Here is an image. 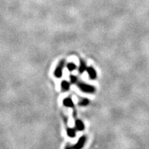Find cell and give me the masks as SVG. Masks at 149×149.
<instances>
[{
	"label": "cell",
	"instance_id": "cell-6",
	"mask_svg": "<svg viewBox=\"0 0 149 149\" xmlns=\"http://www.w3.org/2000/svg\"><path fill=\"white\" fill-rule=\"evenodd\" d=\"M75 127L79 131H82L85 128V125L81 122V120H76L75 122Z\"/></svg>",
	"mask_w": 149,
	"mask_h": 149
},
{
	"label": "cell",
	"instance_id": "cell-12",
	"mask_svg": "<svg viewBox=\"0 0 149 149\" xmlns=\"http://www.w3.org/2000/svg\"><path fill=\"white\" fill-rule=\"evenodd\" d=\"M70 79H71V82L72 83V84L75 83L77 81V78L75 76H74V75H71Z\"/></svg>",
	"mask_w": 149,
	"mask_h": 149
},
{
	"label": "cell",
	"instance_id": "cell-7",
	"mask_svg": "<svg viewBox=\"0 0 149 149\" xmlns=\"http://www.w3.org/2000/svg\"><path fill=\"white\" fill-rule=\"evenodd\" d=\"M61 87H62V91H66L69 89V87H70V85H69V83L66 81H63L61 84Z\"/></svg>",
	"mask_w": 149,
	"mask_h": 149
},
{
	"label": "cell",
	"instance_id": "cell-1",
	"mask_svg": "<svg viewBox=\"0 0 149 149\" xmlns=\"http://www.w3.org/2000/svg\"><path fill=\"white\" fill-rule=\"evenodd\" d=\"M79 87L83 92H85V93H94L95 91V89L93 86L89 85H86V84H83V83H80L79 84Z\"/></svg>",
	"mask_w": 149,
	"mask_h": 149
},
{
	"label": "cell",
	"instance_id": "cell-8",
	"mask_svg": "<svg viewBox=\"0 0 149 149\" xmlns=\"http://www.w3.org/2000/svg\"><path fill=\"white\" fill-rule=\"evenodd\" d=\"M85 69H86V64H85V62H84V61H81V62H80V66H79V72L83 73L85 71Z\"/></svg>",
	"mask_w": 149,
	"mask_h": 149
},
{
	"label": "cell",
	"instance_id": "cell-10",
	"mask_svg": "<svg viewBox=\"0 0 149 149\" xmlns=\"http://www.w3.org/2000/svg\"><path fill=\"white\" fill-rule=\"evenodd\" d=\"M67 68H68V71L72 72V71H74V69L76 68V66H75V64H74V63H68V64L67 65Z\"/></svg>",
	"mask_w": 149,
	"mask_h": 149
},
{
	"label": "cell",
	"instance_id": "cell-5",
	"mask_svg": "<svg viewBox=\"0 0 149 149\" xmlns=\"http://www.w3.org/2000/svg\"><path fill=\"white\" fill-rule=\"evenodd\" d=\"M63 104L64 106L67 107H73V106H74V103L73 101L72 100L71 98H66V99L63 100Z\"/></svg>",
	"mask_w": 149,
	"mask_h": 149
},
{
	"label": "cell",
	"instance_id": "cell-3",
	"mask_svg": "<svg viewBox=\"0 0 149 149\" xmlns=\"http://www.w3.org/2000/svg\"><path fill=\"white\" fill-rule=\"evenodd\" d=\"M63 66H64V61H61V62H59V64L58 65V66L56 67L55 72H54V75H55L56 78H60V77H62Z\"/></svg>",
	"mask_w": 149,
	"mask_h": 149
},
{
	"label": "cell",
	"instance_id": "cell-9",
	"mask_svg": "<svg viewBox=\"0 0 149 149\" xmlns=\"http://www.w3.org/2000/svg\"><path fill=\"white\" fill-rule=\"evenodd\" d=\"M67 134L69 137H74L75 136V131H74V128H68L67 129Z\"/></svg>",
	"mask_w": 149,
	"mask_h": 149
},
{
	"label": "cell",
	"instance_id": "cell-2",
	"mask_svg": "<svg viewBox=\"0 0 149 149\" xmlns=\"http://www.w3.org/2000/svg\"><path fill=\"white\" fill-rule=\"evenodd\" d=\"M85 141H86V138L85 137H81L79 140V141L77 142L76 145H74V146H68L66 148V149H81V148L85 145Z\"/></svg>",
	"mask_w": 149,
	"mask_h": 149
},
{
	"label": "cell",
	"instance_id": "cell-4",
	"mask_svg": "<svg viewBox=\"0 0 149 149\" xmlns=\"http://www.w3.org/2000/svg\"><path fill=\"white\" fill-rule=\"evenodd\" d=\"M87 73H88V75H89L90 79H95L96 78H97V73H96V71L94 70L92 67H87Z\"/></svg>",
	"mask_w": 149,
	"mask_h": 149
},
{
	"label": "cell",
	"instance_id": "cell-11",
	"mask_svg": "<svg viewBox=\"0 0 149 149\" xmlns=\"http://www.w3.org/2000/svg\"><path fill=\"white\" fill-rule=\"evenodd\" d=\"M88 104H89V100L87 99H86V98H84V99H82L81 100V102L79 103V104L81 106H87L88 105Z\"/></svg>",
	"mask_w": 149,
	"mask_h": 149
}]
</instances>
